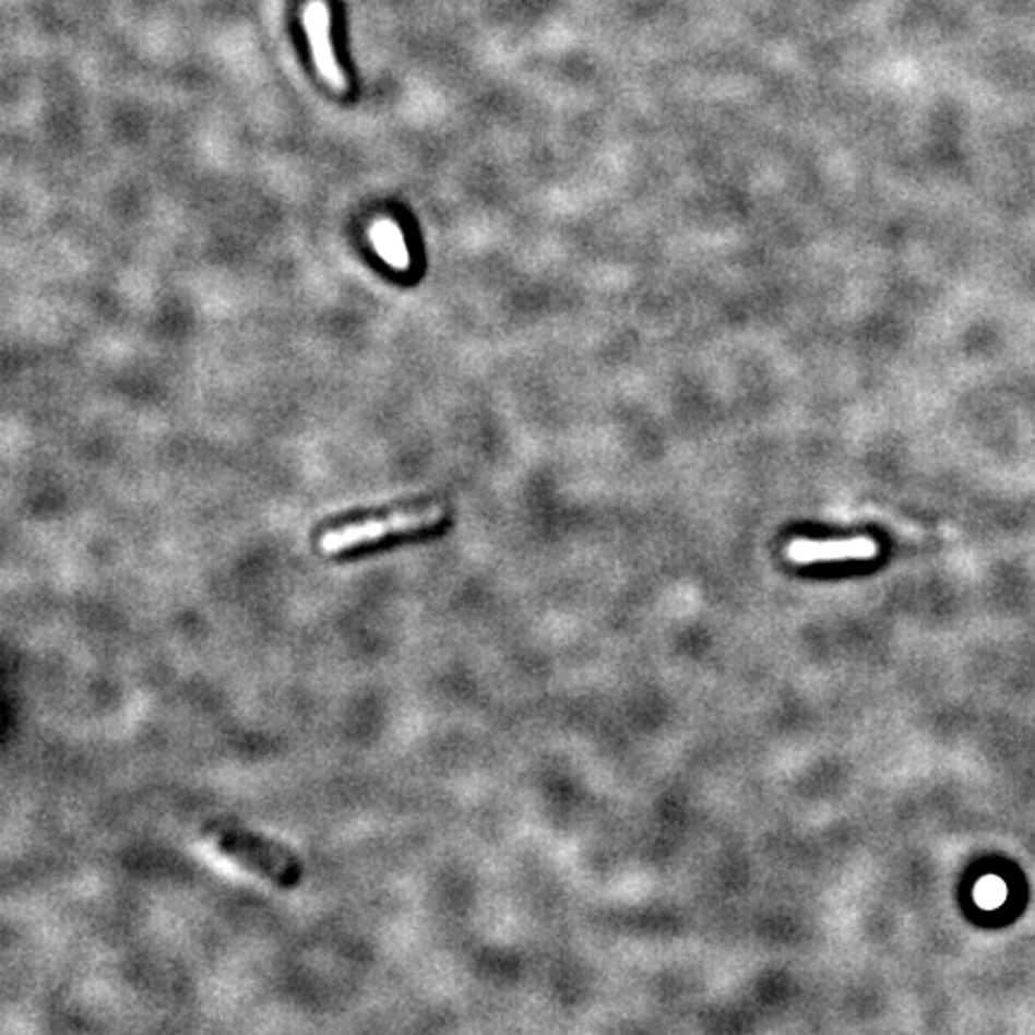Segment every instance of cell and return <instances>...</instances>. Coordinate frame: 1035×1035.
Masks as SVG:
<instances>
[{
  "label": "cell",
  "instance_id": "cell-1",
  "mask_svg": "<svg viewBox=\"0 0 1035 1035\" xmlns=\"http://www.w3.org/2000/svg\"><path fill=\"white\" fill-rule=\"evenodd\" d=\"M302 27L312 48V60L319 78L334 92L348 90V78L341 70L334 44H331V10L326 0H307L302 5Z\"/></svg>",
  "mask_w": 1035,
  "mask_h": 1035
},
{
  "label": "cell",
  "instance_id": "cell-2",
  "mask_svg": "<svg viewBox=\"0 0 1035 1035\" xmlns=\"http://www.w3.org/2000/svg\"><path fill=\"white\" fill-rule=\"evenodd\" d=\"M204 834L209 836V842L214 844L216 852H221L224 856L240 862L242 868L257 872L259 878L271 880L274 884L283 887V890H293V887H298V882L302 880V870L290 868V866H286V862H281V860L271 858L262 852H257V848L240 844L238 840H233L230 834H226L218 822H206Z\"/></svg>",
  "mask_w": 1035,
  "mask_h": 1035
},
{
  "label": "cell",
  "instance_id": "cell-3",
  "mask_svg": "<svg viewBox=\"0 0 1035 1035\" xmlns=\"http://www.w3.org/2000/svg\"><path fill=\"white\" fill-rule=\"evenodd\" d=\"M878 554V545L870 537L848 539H794L786 557L794 563H830V561H868Z\"/></svg>",
  "mask_w": 1035,
  "mask_h": 1035
},
{
  "label": "cell",
  "instance_id": "cell-4",
  "mask_svg": "<svg viewBox=\"0 0 1035 1035\" xmlns=\"http://www.w3.org/2000/svg\"><path fill=\"white\" fill-rule=\"evenodd\" d=\"M443 525H447V515L441 513V515H435V518H425V521L411 523L405 527H396V530H391V533H384V535H374V537H367V539H353V542H341V545L329 547L326 554H331L334 559H345V561L360 559L369 551L386 549V547L398 545V542H405V539L437 535L439 530H443Z\"/></svg>",
  "mask_w": 1035,
  "mask_h": 1035
},
{
  "label": "cell",
  "instance_id": "cell-5",
  "mask_svg": "<svg viewBox=\"0 0 1035 1035\" xmlns=\"http://www.w3.org/2000/svg\"><path fill=\"white\" fill-rule=\"evenodd\" d=\"M369 238H372V245H374L377 254H379L381 259H384V262H386L391 269L405 271V269L411 266L408 245H405L401 226L396 224V221H391V218H377L374 224H372V228H369Z\"/></svg>",
  "mask_w": 1035,
  "mask_h": 1035
},
{
  "label": "cell",
  "instance_id": "cell-6",
  "mask_svg": "<svg viewBox=\"0 0 1035 1035\" xmlns=\"http://www.w3.org/2000/svg\"><path fill=\"white\" fill-rule=\"evenodd\" d=\"M218 824H221V822H218ZM221 828H224V832L230 834L233 840H238L240 844L250 846V848H257V852H262V854H266V856H271V858L286 862V866H290V868L302 870L298 856H295L293 852H288V848L278 846L276 842H269V840H264V836L252 834V832H245V830L236 828V824H221Z\"/></svg>",
  "mask_w": 1035,
  "mask_h": 1035
},
{
  "label": "cell",
  "instance_id": "cell-7",
  "mask_svg": "<svg viewBox=\"0 0 1035 1035\" xmlns=\"http://www.w3.org/2000/svg\"><path fill=\"white\" fill-rule=\"evenodd\" d=\"M1004 896H1007L1004 882L1000 878H992V875L983 878L976 887V902L983 908H997L1004 902Z\"/></svg>",
  "mask_w": 1035,
  "mask_h": 1035
}]
</instances>
